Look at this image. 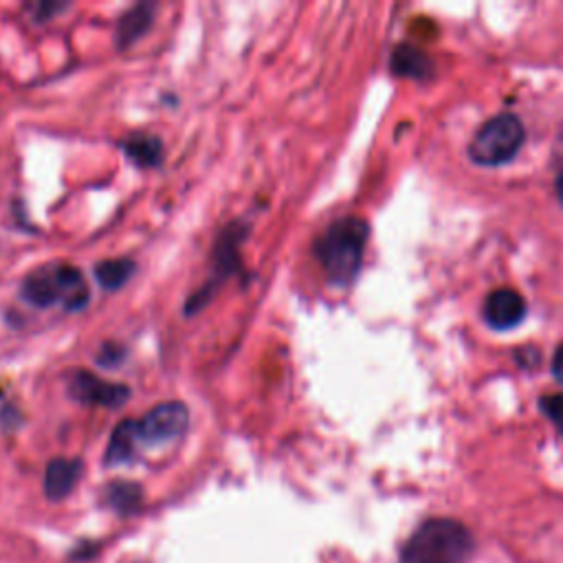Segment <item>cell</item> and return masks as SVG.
Segmentation results:
<instances>
[{
  "mask_svg": "<svg viewBox=\"0 0 563 563\" xmlns=\"http://www.w3.org/2000/svg\"><path fill=\"white\" fill-rule=\"evenodd\" d=\"M367 238L369 224L358 216H345L334 220L314 240V255L325 271L330 284L350 286L356 279L363 264Z\"/></svg>",
  "mask_w": 563,
  "mask_h": 563,
  "instance_id": "6da1fadb",
  "label": "cell"
},
{
  "mask_svg": "<svg viewBox=\"0 0 563 563\" xmlns=\"http://www.w3.org/2000/svg\"><path fill=\"white\" fill-rule=\"evenodd\" d=\"M473 554L471 530L451 517L422 521L400 550V563H466Z\"/></svg>",
  "mask_w": 563,
  "mask_h": 563,
  "instance_id": "7a4b0ae2",
  "label": "cell"
},
{
  "mask_svg": "<svg viewBox=\"0 0 563 563\" xmlns=\"http://www.w3.org/2000/svg\"><path fill=\"white\" fill-rule=\"evenodd\" d=\"M20 295L35 308H51L62 303L66 310L75 312L88 303L90 286L79 268L70 264H48L31 271L24 277Z\"/></svg>",
  "mask_w": 563,
  "mask_h": 563,
  "instance_id": "3957f363",
  "label": "cell"
},
{
  "mask_svg": "<svg viewBox=\"0 0 563 563\" xmlns=\"http://www.w3.org/2000/svg\"><path fill=\"white\" fill-rule=\"evenodd\" d=\"M526 141L523 123L517 114L501 112L490 117L473 134L468 143V158L482 167H497L517 156Z\"/></svg>",
  "mask_w": 563,
  "mask_h": 563,
  "instance_id": "277c9868",
  "label": "cell"
},
{
  "mask_svg": "<svg viewBox=\"0 0 563 563\" xmlns=\"http://www.w3.org/2000/svg\"><path fill=\"white\" fill-rule=\"evenodd\" d=\"M246 235V227L240 222H233L229 227L222 229V233L218 235L216 249H213V275L209 279V284H205L198 292H194L185 306L187 314L198 312L213 295L216 286L222 284L224 277L233 275L240 268V244Z\"/></svg>",
  "mask_w": 563,
  "mask_h": 563,
  "instance_id": "5b68a950",
  "label": "cell"
},
{
  "mask_svg": "<svg viewBox=\"0 0 563 563\" xmlns=\"http://www.w3.org/2000/svg\"><path fill=\"white\" fill-rule=\"evenodd\" d=\"M189 424V409L180 400H167L152 407L141 420H136L141 444L161 446L185 433Z\"/></svg>",
  "mask_w": 563,
  "mask_h": 563,
  "instance_id": "8992f818",
  "label": "cell"
},
{
  "mask_svg": "<svg viewBox=\"0 0 563 563\" xmlns=\"http://www.w3.org/2000/svg\"><path fill=\"white\" fill-rule=\"evenodd\" d=\"M68 394L81 405H97L106 409H117L130 398V389L123 383L106 380L88 369H77L68 380Z\"/></svg>",
  "mask_w": 563,
  "mask_h": 563,
  "instance_id": "52a82bcc",
  "label": "cell"
},
{
  "mask_svg": "<svg viewBox=\"0 0 563 563\" xmlns=\"http://www.w3.org/2000/svg\"><path fill=\"white\" fill-rule=\"evenodd\" d=\"M484 319L499 332L512 330L526 319V301L512 288H497L484 301Z\"/></svg>",
  "mask_w": 563,
  "mask_h": 563,
  "instance_id": "ba28073f",
  "label": "cell"
},
{
  "mask_svg": "<svg viewBox=\"0 0 563 563\" xmlns=\"http://www.w3.org/2000/svg\"><path fill=\"white\" fill-rule=\"evenodd\" d=\"M154 15H156V4H150V2H139L134 7H130L117 22V29H114V42L119 48H128L132 46L134 42H139L147 29L152 26L154 22Z\"/></svg>",
  "mask_w": 563,
  "mask_h": 563,
  "instance_id": "9c48e42d",
  "label": "cell"
},
{
  "mask_svg": "<svg viewBox=\"0 0 563 563\" xmlns=\"http://www.w3.org/2000/svg\"><path fill=\"white\" fill-rule=\"evenodd\" d=\"M81 473V462L75 457H55L46 464L44 473V493L48 499H62L66 497Z\"/></svg>",
  "mask_w": 563,
  "mask_h": 563,
  "instance_id": "30bf717a",
  "label": "cell"
},
{
  "mask_svg": "<svg viewBox=\"0 0 563 563\" xmlns=\"http://www.w3.org/2000/svg\"><path fill=\"white\" fill-rule=\"evenodd\" d=\"M123 154L134 163L136 167H156L163 161L165 147L163 141L156 134L150 132H134L121 141Z\"/></svg>",
  "mask_w": 563,
  "mask_h": 563,
  "instance_id": "8fae6325",
  "label": "cell"
},
{
  "mask_svg": "<svg viewBox=\"0 0 563 563\" xmlns=\"http://www.w3.org/2000/svg\"><path fill=\"white\" fill-rule=\"evenodd\" d=\"M139 444H141V438H139L136 420H121L110 435V442L106 449V464L119 466V464L130 462L134 457Z\"/></svg>",
  "mask_w": 563,
  "mask_h": 563,
  "instance_id": "7c38bea8",
  "label": "cell"
},
{
  "mask_svg": "<svg viewBox=\"0 0 563 563\" xmlns=\"http://www.w3.org/2000/svg\"><path fill=\"white\" fill-rule=\"evenodd\" d=\"M433 59L411 44H400L391 53V73L400 77L427 79L433 75Z\"/></svg>",
  "mask_w": 563,
  "mask_h": 563,
  "instance_id": "4fadbf2b",
  "label": "cell"
},
{
  "mask_svg": "<svg viewBox=\"0 0 563 563\" xmlns=\"http://www.w3.org/2000/svg\"><path fill=\"white\" fill-rule=\"evenodd\" d=\"M134 273V262L128 257H117V260H103L95 266V277L101 288L106 290H117L121 288Z\"/></svg>",
  "mask_w": 563,
  "mask_h": 563,
  "instance_id": "5bb4252c",
  "label": "cell"
},
{
  "mask_svg": "<svg viewBox=\"0 0 563 563\" xmlns=\"http://www.w3.org/2000/svg\"><path fill=\"white\" fill-rule=\"evenodd\" d=\"M141 499V488L130 482H117L110 486V501L117 508L130 510Z\"/></svg>",
  "mask_w": 563,
  "mask_h": 563,
  "instance_id": "9a60e30c",
  "label": "cell"
},
{
  "mask_svg": "<svg viewBox=\"0 0 563 563\" xmlns=\"http://www.w3.org/2000/svg\"><path fill=\"white\" fill-rule=\"evenodd\" d=\"M539 409L556 424V429L563 435V391L545 394L539 398Z\"/></svg>",
  "mask_w": 563,
  "mask_h": 563,
  "instance_id": "2e32d148",
  "label": "cell"
},
{
  "mask_svg": "<svg viewBox=\"0 0 563 563\" xmlns=\"http://www.w3.org/2000/svg\"><path fill=\"white\" fill-rule=\"evenodd\" d=\"M123 358H125V347L119 345V343H114V341L103 343L101 350L97 352V361H99V365H103V367H114V365H119Z\"/></svg>",
  "mask_w": 563,
  "mask_h": 563,
  "instance_id": "e0dca14e",
  "label": "cell"
},
{
  "mask_svg": "<svg viewBox=\"0 0 563 563\" xmlns=\"http://www.w3.org/2000/svg\"><path fill=\"white\" fill-rule=\"evenodd\" d=\"M552 374L563 385V343L556 347V352L552 356Z\"/></svg>",
  "mask_w": 563,
  "mask_h": 563,
  "instance_id": "ac0fdd59",
  "label": "cell"
}]
</instances>
